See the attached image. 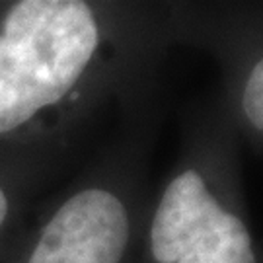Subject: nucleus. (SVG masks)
I'll use <instances>...</instances> for the list:
<instances>
[{
    "label": "nucleus",
    "mask_w": 263,
    "mask_h": 263,
    "mask_svg": "<svg viewBox=\"0 0 263 263\" xmlns=\"http://www.w3.org/2000/svg\"><path fill=\"white\" fill-rule=\"evenodd\" d=\"M105 35L82 0L0 6V141L53 127L102 63Z\"/></svg>",
    "instance_id": "1"
},
{
    "label": "nucleus",
    "mask_w": 263,
    "mask_h": 263,
    "mask_svg": "<svg viewBox=\"0 0 263 263\" xmlns=\"http://www.w3.org/2000/svg\"><path fill=\"white\" fill-rule=\"evenodd\" d=\"M151 254L156 263H255L248 226L216 201L195 168L164 189L152 218Z\"/></svg>",
    "instance_id": "2"
},
{
    "label": "nucleus",
    "mask_w": 263,
    "mask_h": 263,
    "mask_svg": "<svg viewBox=\"0 0 263 263\" xmlns=\"http://www.w3.org/2000/svg\"><path fill=\"white\" fill-rule=\"evenodd\" d=\"M129 240L131 218L121 197L88 187L57 209L26 263H121Z\"/></svg>",
    "instance_id": "3"
},
{
    "label": "nucleus",
    "mask_w": 263,
    "mask_h": 263,
    "mask_svg": "<svg viewBox=\"0 0 263 263\" xmlns=\"http://www.w3.org/2000/svg\"><path fill=\"white\" fill-rule=\"evenodd\" d=\"M242 107L255 131L263 129V63L261 59L250 70L246 80L244 94H242Z\"/></svg>",
    "instance_id": "4"
},
{
    "label": "nucleus",
    "mask_w": 263,
    "mask_h": 263,
    "mask_svg": "<svg viewBox=\"0 0 263 263\" xmlns=\"http://www.w3.org/2000/svg\"><path fill=\"white\" fill-rule=\"evenodd\" d=\"M8 213H10V201H8V195H6V191H4V187L0 185V230L4 228V224H6V218H8Z\"/></svg>",
    "instance_id": "5"
}]
</instances>
